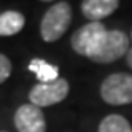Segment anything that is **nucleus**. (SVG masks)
Listing matches in <instances>:
<instances>
[{
	"label": "nucleus",
	"mask_w": 132,
	"mask_h": 132,
	"mask_svg": "<svg viewBox=\"0 0 132 132\" xmlns=\"http://www.w3.org/2000/svg\"><path fill=\"white\" fill-rule=\"evenodd\" d=\"M29 70L35 73L40 83H51L59 78V69L43 59H32L29 64Z\"/></svg>",
	"instance_id": "nucleus-9"
},
{
	"label": "nucleus",
	"mask_w": 132,
	"mask_h": 132,
	"mask_svg": "<svg viewBox=\"0 0 132 132\" xmlns=\"http://www.w3.org/2000/svg\"><path fill=\"white\" fill-rule=\"evenodd\" d=\"M97 132H132V127L124 116L108 115L100 121Z\"/></svg>",
	"instance_id": "nucleus-10"
},
{
	"label": "nucleus",
	"mask_w": 132,
	"mask_h": 132,
	"mask_svg": "<svg viewBox=\"0 0 132 132\" xmlns=\"http://www.w3.org/2000/svg\"><path fill=\"white\" fill-rule=\"evenodd\" d=\"M129 42L130 38L121 30H107L105 38L102 40L100 46L91 56V61L99 64H110L118 61L122 56L129 53Z\"/></svg>",
	"instance_id": "nucleus-3"
},
{
	"label": "nucleus",
	"mask_w": 132,
	"mask_h": 132,
	"mask_svg": "<svg viewBox=\"0 0 132 132\" xmlns=\"http://www.w3.org/2000/svg\"><path fill=\"white\" fill-rule=\"evenodd\" d=\"M126 59H127V65H129V67L132 69V48L129 50V53H127V57H126Z\"/></svg>",
	"instance_id": "nucleus-12"
},
{
	"label": "nucleus",
	"mask_w": 132,
	"mask_h": 132,
	"mask_svg": "<svg viewBox=\"0 0 132 132\" xmlns=\"http://www.w3.org/2000/svg\"><path fill=\"white\" fill-rule=\"evenodd\" d=\"M118 6V0H84L81 3V11L91 22H100V19L110 16Z\"/></svg>",
	"instance_id": "nucleus-7"
},
{
	"label": "nucleus",
	"mask_w": 132,
	"mask_h": 132,
	"mask_svg": "<svg viewBox=\"0 0 132 132\" xmlns=\"http://www.w3.org/2000/svg\"><path fill=\"white\" fill-rule=\"evenodd\" d=\"M14 126L19 132H46V121L42 108L26 103L14 113Z\"/></svg>",
	"instance_id": "nucleus-6"
},
{
	"label": "nucleus",
	"mask_w": 132,
	"mask_h": 132,
	"mask_svg": "<svg viewBox=\"0 0 132 132\" xmlns=\"http://www.w3.org/2000/svg\"><path fill=\"white\" fill-rule=\"evenodd\" d=\"M107 35V29L102 22H88L72 35V48L84 57H89L96 53L102 40Z\"/></svg>",
	"instance_id": "nucleus-4"
},
{
	"label": "nucleus",
	"mask_w": 132,
	"mask_h": 132,
	"mask_svg": "<svg viewBox=\"0 0 132 132\" xmlns=\"http://www.w3.org/2000/svg\"><path fill=\"white\" fill-rule=\"evenodd\" d=\"M26 24L24 16L19 11H5L0 14V35L10 37L22 30Z\"/></svg>",
	"instance_id": "nucleus-8"
},
{
	"label": "nucleus",
	"mask_w": 132,
	"mask_h": 132,
	"mask_svg": "<svg viewBox=\"0 0 132 132\" xmlns=\"http://www.w3.org/2000/svg\"><path fill=\"white\" fill-rule=\"evenodd\" d=\"M11 73V62L5 54H0V83H3L5 80H8Z\"/></svg>",
	"instance_id": "nucleus-11"
},
{
	"label": "nucleus",
	"mask_w": 132,
	"mask_h": 132,
	"mask_svg": "<svg viewBox=\"0 0 132 132\" xmlns=\"http://www.w3.org/2000/svg\"><path fill=\"white\" fill-rule=\"evenodd\" d=\"M130 38H132V34H130Z\"/></svg>",
	"instance_id": "nucleus-13"
},
{
	"label": "nucleus",
	"mask_w": 132,
	"mask_h": 132,
	"mask_svg": "<svg viewBox=\"0 0 132 132\" xmlns=\"http://www.w3.org/2000/svg\"><path fill=\"white\" fill-rule=\"evenodd\" d=\"M69 81L64 78H57L51 83H38L30 89L29 99L35 107H50L54 103L62 102L69 96Z\"/></svg>",
	"instance_id": "nucleus-5"
},
{
	"label": "nucleus",
	"mask_w": 132,
	"mask_h": 132,
	"mask_svg": "<svg viewBox=\"0 0 132 132\" xmlns=\"http://www.w3.org/2000/svg\"><path fill=\"white\" fill-rule=\"evenodd\" d=\"M100 96L110 105L132 103V75L113 73L107 77L100 86Z\"/></svg>",
	"instance_id": "nucleus-2"
},
{
	"label": "nucleus",
	"mask_w": 132,
	"mask_h": 132,
	"mask_svg": "<svg viewBox=\"0 0 132 132\" xmlns=\"http://www.w3.org/2000/svg\"><path fill=\"white\" fill-rule=\"evenodd\" d=\"M72 21V6L67 2H57L48 8L40 24V34L45 42H56L65 34Z\"/></svg>",
	"instance_id": "nucleus-1"
}]
</instances>
